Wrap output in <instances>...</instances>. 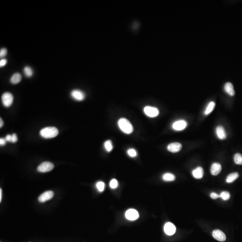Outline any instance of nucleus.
<instances>
[{"label": "nucleus", "mask_w": 242, "mask_h": 242, "mask_svg": "<svg viewBox=\"0 0 242 242\" xmlns=\"http://www.w3.org/2000/svg\"><path fill=\"white\" fill-rule=\"evenodd\" d=\"M2 99L4 106L5 107H9L12 105L14 100V97L10 92H6L3 94Z\"/></svg>", "instance_id": "3"}, {"label": "nucleus", "mask_w": 242, "mask_h": 242, "mask_svg": "<svg viewBox=\"0 0 242 242\" xmlns=\"http://www.w3.org/2000/svg\"><path fill=\"white\" fill-rule=\"evenodd\" d=\"M59 131L55 127H47L43 128L40 131V135L45 139H51L58 136Z\"/></svg>", "instance_id": "2"}, {"label": "nucleus", "mask_w": 242, "mask_h": 242, "mask_svg": "<svg viewBox=\"0 0 242 242\" xmlns=\"http://www.w3.org/2000/svg\"><path fill=\"white\" fill-rule=\"evenodd\" d=\"M7 49L5 48H2L0 51V57L1 58H3L5 57L7 54Z\"/></svg>", "instance_id": "28"}, {"label": "nucleus", "mask_w": 242, "mask_h": 242, "mask_svg": "<svg viewBox=\"0 0 242 242\" xmlns=\"http://www.w3.org/2000/svg\"><path fill=\"white\" fill-rule=\"evenodd\" d=\"M220 197L224 201H228L230 198V193L226 191H222L220 195Z\"/></svg>", "instance_id": "24"}, {"label": "nucleus", "mask_w": 242, "mask_h": 242, "mask_svg": "<svg viewBox=\"0 0 242 242\" xmlns=\"http://www.w3.org/2000/svg\"><path fill=\"white\" fill-rule=\"evenodd\" d=\"M234 162L235 163L239 165H242V155L240 153H236L234 156Z\"/></svg>", "instance_id": "21"}, {"label": "nucleus", "mask_w": 242, "mask_h": 242, "mask_svg": "<svg viewBox=\"0 0 242 242\" xmlns=\"http://www.w3.org/2000/svg\"><path fill=\"white\" fill-rule=\"evenodd\" d=\"M162 179L165 181H173L175 180V176L171 173H166L163 175Z\"/></svg>", "instance_id": "19"}, {"label": "nucleus", "mask_w": 242, "mask_h": 242, "mask_svg": "<svg viewBox=\"0 0 242 242\" xmlns=\"http://www.w3.org/2000/svg\"><path fill=\"white\" fill-rule=\"evenodd\" d=\"M54 168V165L50 162H45L42 163L37 168V170L41 173H46L51 171Z\"/></svg>", "instance_id": "4"}, {"label": "nucleus", "mask_w": 242, "mask_h": 242, "mask_svg": "<svg viewBox=\"0 0 242 242\" xmlns=\"http://www.w3.org/2000/svg\"><path fill=\"white\" fill-rule=\"evenodd\" d=\"M54 196V193L52 190H48L45 191L41 194L38 198V200L40 202H45L47 201L50 200L53 198Z\"/></svg>", "instance_id": "8"}, {"label": "nucleus", "mask_w": 242, "mask_h": 242, "mask_svg": "<svg viewBox=\"0 0 242 242\" xmlns=\"http://www.w3.org/2000/svg\"><path fill=\"white\" fill-rule=\"evenodd\" d=\"M215 106V103L214 101H211L208 104L207 106L205 111V114L206 115H208L213 111Z\"/></svg>", "instance_id": "20"}, {"label": "nucleus", "mask_w": 242, "mask_h": 242, "mask_svg": "<svg viewBox=\"0 0 242 242\" xmlns=\"http://www.w3.org/2000/svg\"><path fill=\"white\" fill-rule=\"evenodd\" d=\"M216 133L218 138L221 140H224L226 138V134L224 128L222 126H219L216 128Z\"/></svg>", "instance_id": "14"}, {"label": "nucleus", "mask_w": 242, "mask_h": 242, "mask_svg": "<svg viewBox=\"0 0 242 242\" xmlns=\"http://www.w3.org/2000/svg\"><path fill=\"white\" fill-rule=\"evenodd\" d=\"M192 175L194 178L197 179H201L203 177V169L201 167H198L192 171Z\"/></svg>", "instance_id": "15"}, {"label": "nucleus", "mask_w": 242, "mask_h": 242, "mask_svg": "<svg viewBox=\"0 0 242 242\" xmlns=\"http://www.w3.org/2000/svg\"><path fill=\"white\" fill-rule=\"evenodd\" d=\"M125 217L130 221H135L139 218V212L136 209L130 208L126 212Z\"/></svg>", "instance_id": "6"}, {"label": "nucleus", "mask_w": 242, "mask_h": 242, "mask_svg": "<svg viewBox=\"0 0 242 242\" xmlns=\"http://www.w3.org/2000/svg\"><path fill=\"white\" fill-rule=\"evenodd\" d=\"M96 187L100 192H102L105 188V184L104 182H98L96 184Z\"/></svg>", "instance_id": "25"}, {"label": "nucleus", "mask_w": 242, "mask_h": 242, "mask_svg": "<svg viewBox=\"0 0 242 242\" xmlns=\"http://www.w3.org/2000/svg\"><path fill=\"white\" fill-rule=\"evenodd\" d=\"M23 72L24 75L27 77H30L33 74V70L29 66H26L24 67Z\"/></svg>", "instance_id": "22"}, {"label": "nucleus", "mask_w": 242, "mask_h": 242, "mask_svg": "<svg viewBox=\"0 0 242 242\" xmlns=\"http://www.w3.org/2000/svg\"><path fill=\"white\" fill-rule=\"evenodd\" d=\"M119 128L124 133L130 134L133 132V127L131 123L125 118H121L118 121Z\"/></svg>", "instance_id": "1"}, {"label": "nucleus", "mask_w": 242, "mask_h": 242, "mask_svg": "<svg viewBox=\"0 0 242 242\" xmlns=\"http://www.w3.org/2000/svg\"><path fill=\"white\" fill-rule=\"evenodd\" d=\"M187 126V123L185 121L181 120L176 121L172 125L173 129L177 131H180L186 128Z\"/></svg>", "instance_id": "9"}, {"label": "nucleus", "mask_w": 242, "mask_h": 242, "mask_svg": "<svg viewBox=\"0 0 242 242\" xmlns=\"http://www.w3.org/2000/svg\"><path fill=\"white\" fill-rule=\"evenodd\" d=\"M4 122L2 119V118L0 119V127H2L3 126Z\"/></svg>", "instance_id": "34"}, {"label": "nucleus", "mask_w": 242, "mask_h": 242, "mask_svg": "<svg viewBox=\"0 0 242 242\" xmlns=\"http://www.w3.org/2000/svg\"><path fill=\"white\" fill-rule=\"evenodd\" d=\"M18 141V138H17V135L15 134H13L11 135V142L15 143Z\"/></svg>", "instance_id": "29"}, {"label": "nucleus", "mask_w": 242, "mask_h": 242, "mask_svg": "<svg viewBox=\"0 0 242 242\" xmlns=\"http://www.w3.org/2000/svg\"><path fill=\"white\" fill-rule=\"evenodd\" d=\"M7 61L6 59H2L0 61V66L1 67H3L7 63Z\"/></svg>", "instance_id": "30"}, {"label": "nucleus", "mask_w": 242, "mask_h": 242, "mask_svg": "<svg viewBox=\"0 0 242 242\" xmlns=\"http://www.w3.org/2000/svg\"><path fill=\"white\" fill-rule=\"evenodd\" d=\"M164 230L165 234L169 236L174 235L176 230L175 226L171 222H167L165 225Z\"/></svg>", "instance_id": "11"}, {"label": "nucleus", "mask_w": 242, "mask_h": 242, "mask_svg": "<svg viewBox=\"0 0 242 242\" xmlns=\"http://www.w3.org/2000/svg\"><path fill=\"white\" fill-rule=\"evenodd\" d=\"M224 89L226 92L230 96H234L235 94L234 87L231 83L228 82L224 86Z\"/></svg>", "instance_id": "16"}, {"label": "nucleus", "mask_w": 242, "mask_h": 242, "mask_svg": "<svg viewBox=\"0 0 242 242\" xmlns=\"http://www.w3.org/2000/svg\"><path fill=\"white\" fill-rule=\"evenodd\" d=\"M239 174L237 172L231 173L227 176L226 178V181L227 183H233L235 180H237L239 177Z\"/></svg>", "instance_id": "18"}, {"label": "nucleus", "mask_w": 242, "mask_h": 242, "mask_svg": "<svg viewBox=\"0 0 242 242\" xmlns=\"http://www.w3.org/2000/svg\"><path fill=\"white\" fill-rule=\"evenodd\" d=\"M5 140L6 142H11V135H8L6 136L5 138Z\"/></svg>", "instance_id": "33"}, {"label": "nucleus", "mask_w": 242, "mask_h": 242, "mask_svg": "<svg viewBox=\"0 0 242 242\" xmlns=\"http://www.w3.org/2000/svg\"><path fill=\"white\" fill-rule=\"evenodd\" d=\"M144 113L150 118H154L159 115L158 109L156 107L147 106L145 107L144 109Z\"/></svg>", "instance_id": "5"}, {"label": "nucleus", "mask_w": 242, "mask_h": 242, "mask_svg": "<svg viewBox=\"0 0 242 242\" xmlns=\"http://www.w3.org/2000/svg\"><path fill=\"white\" fill-rule=\"evenodd\" d=\"M21 80L22 76L21 74L19 73H16L14 74L11 77L10 82L11 83L15 84L19 83L21 81Z\"/></svg>", "instance_id": "17"}, {"label": "nucleus", "mask_w": 242, "mask_h": 242, "mask_svg": "<svg viewBox=\"0 0 242 242\" xmlns=\"http://www.w3.org/2000/svg\"><path fill=\"white\" fill-rule=\"evenodd\" d=\"M2 189H0V202L2 201Z\"/></svg>", "instance_id": "35"}, {"label": "nucleus", "mask_w": 242, "mask_h": 242, "mask_svg": "<svg viewBox=\"0 0 242 242\" xmlns=\"http://www.w3.org/2000/svg\"><path fill=\"white\" fill-rule=\"evenodd\" d=\"M104 147L105 150L108 152H110L113 149V146L112 144V141L110 140H108L105 141L104 143Z\"/></svg>", "instance_id": "23"}, {"label": "nucleus", "mask_w": 242, "mask_h": 242, "mask_svg": "<svg viewBox=\"0 0 242 242\" xmlns=\"http://www.w3.org/2000/svg\"><path fill=\"white\" fill-rule=\"evenodd\" d=\"M70 95L72 98L79 101H83L85 98V95L83 91L78 89L73 90L71 91Z\"/></svg>", "instance_id": "7"}, {"label": "nucleus", "mask_w": 242, "mask_h": 242, "mask_svg": "<svg viewBox=\"0 0 242 242\" xmlns=\"http://www.w3.org/2000/svg\"><path fill=\"white\" fill-rule=\"evenodd\" d=\"M210 197L213 199H217L220 197V195H218L217 193L212 192L210 194Z\"/></svg>", "instance_id": "31"}, {"label": "nucleus", "mask_w": 242, "mask_h": 242, "mask_svg": "<svg viewBox=\"0 0 242 242\" xmlns=\"http://www.w3.org/2000/svg\"><path fill=\"white\" fill-rule=\"evenodd\" d=\"M182 148L181 144L178 142H174L169 144L168 145L167 149L170 152L175 153L180 151Z\"/></svg>", "instance_id": "12"}, {"label": "nucleus", "mask_w": 242, "mask_h": 242, "mask_svg": "<svg viewBox=\"0 0 242 242\" xmlns=\"http://www.w3.org/2000/svg\"><path fill=\"white\" fill-rule=\"evenodd\" d=\"M222 166L219 163H214L211 166L210 171L212 175L216 176L218 175L222 170Z\"/></svg>", "instance_id": "13"}, {"label": "nucleus", "mask_w": 242, "mask_h": 242, "mask_svg": "<svg viewBox=\"0 0 242 242\" xmlns=\"http://www.w3.org/2000/svg\"><path fill=\"white\" fill-rule=\"evenodd\" d=\"M110 187L112 189H115L118 186V182L116 179H113L111 180V181L109 183Z\"/></svg>", "instance_id": "27"}, {"label": "nucleus", "mask_w": 242, "mask_h": 242, "mask_svg": "<svg viewBox=\"0 0 242 242\" xmlns=\"http://www.w3.org/2000/svg\"><path fill=\"white\" fill-rule=\"evenodd\" d=\"M127 154L130 157H131V158L136 157L137 155V151L133 148H130V149H128L127 151Z\"/></svg>", "instance_id": "26"}, {"label": "nucleus", "mask_w": 242, "mask_h": 242, "mask_svg": "<svg viewBox=\"0 0 242 242\" xmlns=\"http://www.w3.org/2000/svg\"><path fill=\"white\" fill-rule=\"evenodd\" d=\"M6 141L5 139L1 138L0 139V144L1 146H4L6 144Z\"/></svg>", "instance_id": "32"}, {"label": "nucleus", "mask_w": 242, "mask_h": 242, "mask_svg": "<svg viewBox=\"0 0 242 242\" xmlns=\"http://www.w3.org/2000/svg\"><path fill=\"white\" fill-rule=\"evenodd\" d=\"M212 236L214 239L220 242H224L226 240V235L220 230H215L212 232Z\"/></svg>", "instance_id": "10"}]
</instances>
